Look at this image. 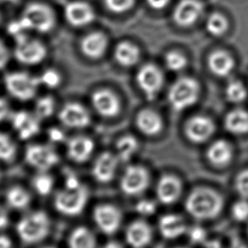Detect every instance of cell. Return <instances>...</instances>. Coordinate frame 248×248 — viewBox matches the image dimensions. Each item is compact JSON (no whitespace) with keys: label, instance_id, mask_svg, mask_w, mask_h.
<instances>
[{"label":"cell","instance_id":"1","mask_svg":"<svg viewBox=\"0 0 248 248\" xmlns=\"http://www.w3.org/2000/svg\"><path fill=\"white\" fill-rule=\"evenodd\" d=\"M224 202L220 195L206 187L195 189L186 201L188 214L199 220L215 218L220 214Z\"/></svg>","mask_w":248,"mask_h":248},{"label":"cell","instance_id":"2","mask_svg":"<svg viewBox=\"0 0 248 248\" xmlns=\"http://www.w3.org/2000/svg\"><path fill=\"white\" fill-rule=\"evenodd\" d=\"M50 219L45 212L35 211L25 215L16 225V232L21 241L35 244L44 241L50 231Z\"/></svg>","mask_w":248,"mask_h":248},{"label":"cell","instance_id":"3","mask_svg":"<svg viewBox=\"0 0 248 248\" xmlns=\"http://www.w3.org/2000/svg\"><path fill=\"white\" fill-rule=\"evenodd\" d=\"M89 190L83 184L78 187H65L55 195L54 204L56 210L66 216L79 215L86 207Z\"/></svg>","mask_w":248,"mask_h":248},{"label":"cell","instance_id":"4","mask_svg":"<svg viewBox=\"0 0 248 248\" xmlns=\"http://www.w3.org/2000/svg\"><path fill=\"white\" fill-rule=\"evenodd\" d=\"M4 86L8 93L16 100L28 101L33 99L41 86L38 77L26 72H11L4 76Z\"/></svg>","mask_w":248,"mask_h":248},{"label":"cell","instance_id":"5","mask_svg":"<svg viewBox=\"0 0 248 248\" xmlns=\"http://www.w3.org/2000/svg\"><path fill=\"white\" fill-rule=\"evenodd\" d=\"M21 19L28 31L46 33L55 28L56 17L51 8L42 3H31L25 8Z\"/></svg>","mask_w":248,"mask_h":248},{"label":"cell","instance_id":"6","mask_svg":"<svg viewBox=\"0 0 248 248\" xmlns=\"http://www.w3.org/2000/svg\"><path fill=\"white\" fill-rule=\"evenodd\" d=\"M199 95L200 86L197 81L183 78L176 81L169 90V103L174 110H186L197 102Z\"/></svg>","mask_w":248,"mask_h":248},{"label":"cell","instance_id":"7","mask_svg":"<svg viewBox=\"0 0 248 248\" xmlns=\"http://www.w3.org/2000/svg\"><path fill=\"white\" fill-rule=\"evenodd\" d=\"M16 41L14 55L17 62L27 66H35L41 63L47 55L45 45L28 35L17 38Z\"/></svg>","mask_w":248,"mask_h":248},{"label":"cell","instance_id":"8","mask_svg":"<svg viewBox=\"0 0 248 248\" xmlns=\"http://www.w3.org/2000/svg\"><path fill=\"white\" fill-rule=\"evenodd\" d=\"M150 184L148 171L140 166L132 165L125 169L120 180V188L125 195L136 197L145 192Z\"/></svg>","mask_w":248,"mask_h":248},{"label":"cell","instance_id":"9","mask_svg":"<svg viewBox=\"0 0 248 248\" xmlns=\"http://www.w3.org/2000/svg\"><path fill=\"white\" fill-rule=\"evenodd\" d=\"M25 159L29 165L39 172H46L59 162V155L55 149L42 144L29 145L25 153Z\"/></svg>","mask_w":248,"mask_h":248},{"label":"cell","instance_id":"10","mask_svg":"<svg viewBox=\"0 0 248 248\" xmlns=\"http://www.w3.org/2000/svg\"><path fill=\"white\" fill-rule=\"evenodd\" d=\"M93 217L97 227L107 234L116 233L123 219L120 210L110 204L98 205L93 210Z\"/></svg>","mask_w":248,"mask_h":248},{"label":"cell","instance_id":"11","mask_svg":"<svg viewBox=\"0 0 248 248\" xmlns=\"http://www.w3.org/2000/svg\"><path fill=\"white\" fill-rule=\"evenodd\" d=\"M137 82L146 98L152 100L162 90L164 80L162 72L154 65L148 64L139 71Z\"/></svg>","mask_w":248,"mask_h":248},{"label":"cell","instance_id":"12","mask_svg":"<svg viewBox=\"0 0 248 248\" xmlns=\"http://www.w3.org/2000/svg\"><path fill=\"white\" fill-rule=\"evenodd\" d=\"M59 119L66 128L74 129L86 128L91 120L86 107L76 102H70L63 106L59 111Z\"/></svg>","mask_w":248,"mask_h":248},{"label":"cell","instance_id":"13","mask_svg":"<svg viewBox=\"0 0 248 248\" xmlns=\"http://www.w3.org/2000/svg\"><path fill=\"white\" fill-rule=\"evenodd\" d=\"M10 120L15 131L22 140L34 137L40 131L41 120L34 113L19 110L11 114Z\"/></svg>","mask_w":248,"mask_h":248},{"label":"cell","instance_id":"14","mask_svg":"<svg viewBox=\"0 0 248 248\" xmlns=\"http://www.w3.org/2000/svg\"><path fill=\"white\" fill-rule=\"evenodd\" d=\"M120 160L117 155L104 152L93 162L92 174L98 182L106 184L114 179Z\"/></svg>","mask_w":248,"mask_h":248},{"label":"cell","instance_id":"15","mask_svg":"<svg viewBox=\"0 0 248 248\" xmlns=\"http://www.w3.org/2000/svg\"><path fill=\"white\" fill-rule=\"evenodd\" d=\"M66 21L73 27L81 28L90 24L94 19V11L91 5L83 1H73L65 8Z\"/></svg>","mask_w":248,"mask_h":248},{"label":"cell","instance_id":"16","mask_svg":"<svg viewBox=\"0 0 248 248\" xmlns=\"http://www.w3.org/2000/svg\"><path fill=\"white\" fill-rule=\"evenodd\" d=\"M214 130L215 128L213 122L204 116L192 117L186 124L187 138L197 144L208 140L212 137Z\"/></svg>","mask_w":248,"mask_h":248},{"label":"cell","instance_id":"17","mask_svg":"<svg viewBox=\"0 0 248 248\" xmlns=\"http://www.w3.org/2000/svg\"><path fill=\"white\" fill-rule=\"evenodd\" d=\"M182 192V184L179 178L173 175L162 176L155 188L156 197L165 205L174 203L179 200Z\"/></svg>","mask_w":248,"mask_h":248},{"label":"cell","instance_id":"18","mask_svg":"<svg viewBox=\"0 0 248 248\" xmlns=\"http://www.w3.org/2000/svg\"><path fill=\"white\" fill-rule=\"evenodd\" d=\"M92 105L98 113L106 117L116 116L120 110V102L110 90L102 89L92 94Z\"/></svg>","mask_w":248,"mask_h":248},{"label":"cell","instance_id":"19","mask_svg":"<svg viewBox=\"0 0 248 248\" xmlns=\"http://www.w3.org/2000/svg\"><path fill=\"white\" fill-rule=\"evenodd\" d=\"M203 11V5L198 0H182L176 7L173 17L177 24L190 27L197 22Z\"/></svg>","mask_w":248,"mask_h":248},{"label":"cell","instance_id":"20","mask_svg":"<svg viewBox=\"0 0 248 248\" xmlns=\"http://www.w3.org/2000/svg\"><path fill=\"white\" fill-rule=\"evenodd\" d=\"M94 151V143L91 139L78 135L67 142V155L69 158L77 162H85L90 158Z\"/></svg>","mask_w":248,"mask_h":248},{"label":"cell","instance_id":"21","mask_svg":"<svg viewBox=\"0 0 248 248\" xmlns=\"http://www.w3.org/2000/svg\"><path fill=\"white\" fill-rule=\"evenodd\" d=\"M125 236L128 244L132 248H144L152 241V228L145 221H135L129 224Z\"/></svg>","mask_w":248,"mask_h":248},{"label":"cell","instance_id":"22","mask_svg":"<svg viewBox=\"0 0 248 248\" xmlns=\"http://www.w3.org/2000/svg\"><path fill=\"white\" fill-rule=\"evenodd\" d=\"M108 41L106 35L100 31H93L83 37L80 48L83 55L90 59H99L107 50Z\"/></svg>","mask_w":248,"mask_h":248},{"label":"cell","instance_id":"23","mask_svg":"<svg viewBox=\"0 0 248 248\" xmlns=\"http://www.w3.org/2000/svg\"><path fill=\"white\" fill-rule=\"evenodd\" d=\"M158 228L162 236L169 240L179 237L187 231L186 222L177 214L163 215L159 220Z\"/></svg>","mask_w":248,"mask_h":248},{"label":"cell","instance_id":"24","mask_svg":"<svg viewBox=\"0 0 248 248\" xmlns=\"http://www.w3.org/2000/svg\"><path fill=\"white\" fill-rule=\"evenodd\" d=\"M207 158L212 165L224 168L231 163L233 158V151L231 145L224 140H217L209 146Z\"/></svg>","mask_w":248,"mask_h":248},{"label":"cell","instance_id":"25","mask_svg":"<svg viewBox=\"0 0 248 248\" xmlns=\"http://www.w3.org/2000/svg\"><path fill=\"white\" fill-rule=\"evenodd\" d=\"M136 124L139 129L145 135L155 136L161 133L162 121L158 114L151 110H145L139 114Z\"/></svg>","mask_w":248,"mask_h":248},{"label":"cell","instance_id":"26","mask_svg":"<svg viewBox=\"0 0 248 248\" xmlns=\"http://www.w3.org/2000/svg\"><path fill=\"white\" fill-rule=\"evenodd\" d=\"M208 66L215 75L227 77L234 69V62L231 55L224 51H215L209 56Z\"/></svg>","mask_w":248,"mask_h":248},{"label":"cell","instance_id":"27","mask_svg":"<svg viewBox=\"0 0 248 248\" xmlns=\"http://www.w3.org/2000/svg\"><path fill=\"white\" fill-rule=\"evenodd\" d=\"M225 128L235 135H243L248 133V113L244 110H232L224 121Z\"/></svg>","mask_w":248,"mask_h":248},{"label":"cell","instance_id":"28","mask_svg":"<svg viewBox=\"0 0 248 248\" xmlns=\"http://www.w3.org/2000/svg\"><path fill=\"white\" fill-rule=\"evenodd\" d=\"M69 248H96V239L88 228L80 226L73 230L68 240Z\"/></svg>","mask_w":248,"mask_h":248},{"label":"cell","instance_id":"29","mask_svg":"<svg viewBox=\"0 0 248 248\" xmlns=\"http://www.w3.org/2000/svg\"><path fill=\"white\" fill-rule=\"evenodd\" d=\"M114 55L121 66H131L138 62L140 51L135 45L128 42H123L115 48Z\"/></svg>","mask_w":248,"mask_h":248},{"label":"cell","instance_id":"30","mask_svg":"<svg viewBox=\"0 0 248 248\" xmlns=\"http://www.w3.org/2000/svg\"><path fill=\"white\" fill-rule=\"evenodd\" d=\"M5 199L8 205L16 210H23L27 208L31 202L29 193L20 186H14L9 189L6 192Z\"/></svg>","mask_w":248,"mask_h":248},{"label":"cell","instance_id":"31","mask_svg":"<svg viewBox=\"0 0 248 248\" xmlns=\"http://www.w3.org/2000/svg\"><path fill=\"white\" fill-rule=\"evenodd\" d=\"M139 143L133 136H124L117 143V157L120 162H128L137 152Z\"/></svg>","mask_w":248,"mask_h":248},{"label":"cell","instance_id":"32","mask_svg":"<svg viewBox=\"0 0 248 248\" xmlns=\"http://www.w3.org/2000/svg\"><path fill=\"white\" fill-rule=\"evenodd\" d=\"M56 110V104L53 97L49 95L40 97L36 100L33 113L40 119L45 120L53 116Z\"/></svg>","mask_w":248,"mask_h":248},{"label":"cell","instance_id":"33","mask_svg":"<svg viewBox=\"0 0 248 248\" xmlns=\"http://www.w3.org/2000/svg\"><path fill=\"white\" fill-rule=\"evenodd\" d=\"M54 186V179L45 172H39L32 179V187L34 188L35 191L43 197L51 193Z\"/></svg>","mask_w":248,"mask_h":248},{"label":"cell","instance_id":"34","mask_svg":"<svg viewBox=\"0 0 248 248\" xmlns=\"http://www.w3.org/2000/svg\"><path fill=\"white\" fill-rule=\"evenodd\" d=\"M16 153V145L13 140L4 133H0V161L11 162Z\"/></svg>","mask_w":248,"mask_h":248},{"label":"cell","instance_id":"35","mask_svg":"<svg viewBox=\"0 0 248 248\" xmlns=\"http://www.w3.org/2000/svg\"><path fill=\"white\" fill-rule=\"evenodd\" d=\"M228 29V21L224 16L218 13L211 15L207 21V30L210 34L219 37Z\"/></svg>","mask_w":248,"mask_h":248},{"label":"cell","instance_id":"36","mask_svg":"<svg viewBox=\"0 0 248 248\" xmlns=\"http://www.w3.org/2000/svg\"><path fill=\"white\" fill-rule=\"evenodd\" d=\"M225 94L228 100L232 103H241L247 98V90L239 81H232L228 84Z\"/></svg>","mask_w":248,"mask_h":248},{"label":"cell","instance_id":"37","mask_svg":"<svg viewBox=\"0 0 248 248\" xmlns=\"http://www.w3.org/2000/svg\"><path fill=\"white\" fill-rule=\"evenodd\" d=\"M38 80L40 85L48 88V89H55L60 86L62 83V78L61 73L53 68L46 69L38 76Z\"/></svg>","mask_w":248,"mask_h":248},{"label":"cell","instance_id":"38","mask_svg":"<svg viewBox=\"0 0 248 248\" xmlns=\"http://www.w3.org/2000/svg\"><path fill=\"white\" fill-rule=\"evenodd\" d=\"M166 66L173 72L182 71L186 67L187 60L179 52H170L166 56Z\"/></svg>","mask_w":248,"mask_h":248},{"label":"cell","instance_id":"39","mask_svg":"<svg viewBox=\"0 0 248 248\" xmlns=\"http://www.w3.org/2000/svg\"><path fill=\"white\" fill-rule=\"evenodd\" d=\"M231 214L234 219L238 222L248 220V200L241 198L234 202L231 208Z\"/></svg>","mask_w":248,"mask_h":248},{"label":"cell","instance_id":"40","mask_svg":"<svg viewBox=\"0 0 248 248\" xmlns=\"http://www.w3.org/2000/svg\"><path fill=\"white\" fill-rule=\"evenodd\" d=\"M234 188L241 198L248 200V169L238 173L234 179Z\"/></svg>","mask_w":248,"mask_h":248},{"label":"cell","instance_id":"41","mask_svg":"<svg viewBox=\"0 0 248 248\" xmlns=\"http://www.w3.org/2000/svg\"><path fill=\"white\" fill-rule=\"evenodd\" d=\"M135 0H105L108 10L114 13H124L131 9Z\"/></svg>","mask_w":248,"mask_h":248},{"label":"cell","instance_id":"42","mask_svg":"<svg viewBox=\"0 0 248 248\" xmlns=\"http://www.w3.org/2000/svg\"><path fill=\"white\" fill-rule=\"evenodd\" d=\"M190 242L194 245H203L207 241V231L201 226H193L186 231Z\"/></svg>","mask_w":248,"mask_h":248},{"label":"cell","instance_id":"43","mask_svg":"<svg viewBox=\"0 0 248 248\" xmlns=\"http://www.w3.org/2000/svg\"><path fill=\"white\" fill-rule=\"evenodd\" d=\"M136 212L143 217H150L155 214L156 205L150 200H141L136 205Z\"/></svg>","mask_w":248,"mask_h":248},{"label":"cell","instance_id":"44","mask_svg":"<svg viewBox=\"0 0 248 248\" xmlns=\"http://www.w3.org/2000/svg\"><path fill=\"white\" fill-rule=\"evenodd\" d=\"M11 59V52L4 42L0 40V70L7 66Z\"/></svg>","mask_w":248,"mask_h":248},{"label":"cell","instance_id":"45","mask_svg":"<svg viewBox=\"0 0 248 248\" xmlns=\"http://www.w3.org/2000/svg\"><path fill=\"white\" fill-rule=\"evenodd\" d=\"M11 114L10 104L6 100L0 98V123L11 118Z\"/></svg>","mask_w":248,"mask_h":248},{"label":"cell","instance_id":"46","mask_svg":"<svg viewBox=\"0 0 248 248\" xmlns=\"http://www.w3.org/2000/svg\"><path fill=\"white\" fill-rule=\"evenodd\" d=\"M48 136L52 142L61 143L65 140V133L61 128H51L48 129Z\"/></svg>","mask_w":248,"mask_h":248},{"label":"cell","instance_id":"47","mask_svg":"<svg viewBox=\"0 0 248 248\" xmlns=\"http://www.w3.org/2000/svg\"><path fill=\"white\" fill-rule=\"evenodd\" d=\"M10 223V216L6 209L0 206V230H4Z\"/></svg>","mask_w":248,"mask_h":248},{"label":"cell","instance_id":"48","mask_svg":"<svg viewBox=\"0 0 248 248\" xmlns=\"http://www.w3.org/2000/svg\"><path fill=\"white\" fill-rule=\"evenodd\" d=\"M169 1L170 0H147L151 7L156 9V10H160V9L165 7L166 5L169 4Z\"/></svg>","mask_w":248,"mask_h":248},{"label":"cell","instance_id":"49","mask_svg":"<svg viewBox=\"0 0 248 248\" xmlns=\"http://www.w3.org/2000/svg\"><path fill=\"white\" fill-rule=\"evenodd\" d=\"M12 242L11 239L6 235H0V248H11Z\"/></svg>","mask_w":248,"mask_h":248},{"label":"cell","instance_id":"50","mask_svg":"<svg viewBox=\"0 0 248 248\" xmlns=\"http://www.w3.org/2000/svg\"><path fill=\"white\" fill-rule=\"evenodd\" d=\"M202 246L203 248H222V245L217 240H207Z\"/></svg>","mask_w":248,"mask_h":248},{"label":"cell","instance_id":"51","mask_svg":"<svg viewBox=\"0 0 248 248\" xmlns=\"http://www.w3.org/2000/svg\"><path fill=\"white\" fill-rule=\"evenodd\" d=\"M230 248H248V247L245 243H243L242 241H240V240L234 239L231 242Z\"/></svg>","mask_w":248,"mask_h":248},{"label":"cell","instance_id":"52","mask_svg":"<svg viewBox=\"0 0 248 248\" xmlns=\"http://www.w3.org/2000/svg\"><path fill=\"white\" fill-rule=\"evenodd\" d=\"M102 248H124L119 243H117L116 241H110L107 242V244L104 246Z\"/></svg>","mask_w":248,"mask_h":248},{"label":"cell","instance_id":"53","mask_svg":"<svg viewBox=\"0 0 248 248\" xmlns=\"http://www.w3.org/2000/svg\"><path fill=\"white\" fill-rule=\"evenodd\" d=\"M7 1H11V0H0V3H3V2H7Z\"/></svg>","mask_w":248,"mask_h":248},{"label":"cell","instance_id":"54","mask_svg":"<svg viewBox=\"0 0 248 248\" xmlns=\"http://www.w3.org/2000/svg\"><path fill=\"white\" fill-rule=\"evenodd\" d=\"M1 21H2V18H1V16H0V24H1Z\"/></svg>","mask_w":248,"mask_h":248},{"label":"cell","instance_id":"55","mask_svg":"<svg viewBox=\"0 0 248 248\" xmlns=\"http://www.w3.org/2000/svg\"><path fill=\"white\" fill-rule=\"evenodd\" d=\"M50 248V247H47V248Z\"/></svg>","mask_w":248,"mask_h":248},{"label":"cell","instance_id":"56","mask_svg":"<svg viewBox=\"0 0 248 248\" xmlns=\"http://www.w3.org/2000/svg\"></svg>","mask_w":248,"mask_h":248},{"label":"cell","instance_id":"57","mask_svg":"<svg viewBox=\"0 0 248 248\" xmlns=\"http://www.w3.org/2000/svg\"><path fill=\"white\" fill-rule=\"evenodd\" d=\"M0 179H1V174H0Z\"/></svg>","mask_w":248,"mask_h":248}]
</instances>
